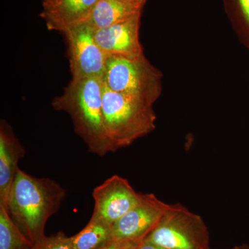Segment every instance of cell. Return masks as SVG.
I'll return each mask as SVG.
<instances>
[{
    "label": "cell",
    "instance_id": "14",
    "mask_svg": "<svg viewBox=\"0 0 249 249\" xmlns=\"http://www.w3.org/2000/svg\"><path fill=\"white\" fill-rule=\"evenodd\" d=\"M33 245L0 204V249H29Z\"/></svg>",
    "mask_w": 249,
    "mask_h": 249
},
{
    "label": "cell",
    "instance_id": "11",
    "mask_svg": "<svg viewBox=\"0 0 249 249\" xmlns=\"http://www.w3.org/2000/svg\"><path fill=\"white\" fill-rule=\"evenodd\" d=\"M98 0H59L44 8L41 17L49 31L65 34L73 28L88 22Z\"/></svg>",
    "mask_w": 249,
    "mask_h": 249
},
{
    "label": "cell",
    "instance_id": "17",
    "mask_svg": "<svg viewBox=\"0 0 249 249\" xmlns=\"http://www.w3.org/2000/svg\"><path fill=\"white\" fill-rule=\"evenodd\" d=\"M143 240L125 241V242L113 241L105 249H138L139 246Z\"/></svg>",
    "mask_w": 249,
    "mask_h": 249
},
{
    "label": "cell",
    "instance_id": "10",
    "mask_svg": "<svg viewBox=\"0 0 249 249\" xmlns=\"http://www.w3.org/2000/svg\"><path fill=\"white\" fill-rule=\"evenodd\" d=\"M26 155L25 147L4 120L0 123V204L6 206L19 160Z\"/></svg>",
    "mask_w": 249,
    "mask_h": 249
},
{
    "label": "cell",
    "instance_id": "8",
    "mask_svg": "<svg viewBox=\"0 0 249 249\" xmlns=\"http://www.w3.org/2000/svg\"><path fill=\"white\" fill-rule=\"evenodd\" d=\"M142 196L126 178L113 175L93 189V214L113 226L138 204Z\"/></svg>",
    "mask_w": 249,
    "mask_h": 249
},
{
    "label": "cell",
    "instance_id": "16",
    "mask_svg": "<svg viewBox=\"0 0 249 249\" xmlns=\"http://www.w3.org/2000/svg\"><path fill=\"white\" fill-rule=\"evenodd\" d=\"M29 249H73L71 237L58 232L36 242Z\"/></svg>",
    "mask_w": 249,
    "mask_h": 249
},
{
    "label": "cell",
    "instance_id": "4",
    "mask_svg": "<svg viewBox=\"0 0 249 249\" xmlns=\"http://www.w3.org/2000/svg\"><path fill=\"white\" fill-rule=\"evenodd\" d=\"M161 72L144 54L135 57L107 55L103 84L115 92L154 105L162 93Z\"/></svg>",
    "mask_w": 249,
    "mask_h": 249
},
{
    "label": "cell",
    "instance_id": "3",
    "mask_svg": "<svg viewBox=\"0 0 249 249\" xmlns=\"http://www.w3.org/2000/svg\"><path fill=\"white\" fill-rule=\"evenodd\" d=\"M153 106L139 98L111 91L104 85L103 118L111 152L129 146L155 130L157 116Z\"/></svg>",
    "mask_w": 249,
    "mask_h": 249
},
{
    "label": "cell",
    "instance_id": "22",
    "mask_svg": "<svg viewBox=\"0 0 249 249\" xmlns=\"http://www.w3.org/2000/svg\"><path fill=\"white\" fill-rule=\"evenodd\" d=\"M231 249H241V247H234V248H232Z\"/></svg>",
    "mask_w": 249,
    "mask_h": 249
},
{
    "label": "cell",
    "instance_id": "18",
    "mask_svg": "<svg viewBox=\"0 0 249 249\" xmlns=\"http://www.w3.org/2000/svg\"><path fill=\"white\" fill-rule=\"evenodd\" d=\"M138 249H167L164 247H160V246L155 245V244L151 243V242H147L144 240L142 241L141 245L139 246Z\"/></svg>",
    "mask_w": 249,
    "mask_h": 249
},
{
    "label": "cell",
    "instance_id": "6",
    "mask_svg": "<svg viewBox=\"0 0 249 249\" xmlns=\"http://www.w3.org/2000/svg\"><path fill=\"white\" fill-rule=\"evenodd\" d=\"M95 31L85 23L64 34L72 78H103L107 55L98 45Z\"/></svg>",
    "mask_w": 249,
    "mask_h": 249
},
{
    "label": "cell",
    "instance_id": "5",
    "mask_svg": "<svg viewBox=\"0 0 249 249\" xmlns=\"http://www.w3.org/2000/svg\"><path fill=\"white\" fill-rule=\"evenodd\" d=\"M145 240L167 249H211L202 218L181 204L170 205Z\"/></svg>",
    "mask_w": 249,
    "mask_h": 249
},
{
    "label": "cell",
    "instance_id": "1",
    "mask_svg": "<svg viewBox=\"0 0 249 249\" xmlns=\"http://www.w3.org/2000/svg\"><path fill=\"white\" fill-rule=\"evenodd\" d=\"M66 195V190L55 180L36 178L19 169L5 207L21 231L34 244L46 237V224L58 212Z\"/></svg>",
    "mask_w": 249,
    "mask_h": 249
},
{
    "label": "cell",
    "instance_id": "15",
    "mask_svg": "<svg viewBox=\"0 0 249 249\" xmlns=\"http://www.w3.org/2000/svg\"><path fill=\"white\" fill-rule=\"evenodd\" d=\"M223 3L232 29L249 49V0H223Z\"/></svg>",
    "mask_w": 249,
    "mask_h": 249
},
{
    "label": "cell",
    "instance_id": "9",
    "mask_svg": "<svg viewBox=\"0 0 249 249\" xmlns=\"http://www.w3.org/2000/svg\"><path fill=\"white\" fill-rule=\"evenodd\" d=\"M142 14L105 29L95 31L98 45L107 55L135 57L142 55L139 40Z\"/></svg>",
    "mask_w": 249,
    "mask_h": 249
},
{
    "label": "cell",
    "instance_id": "21",
    "mask_svg": "<svg viewBox=\"0 0 249 249\" xmlns=\"http://www.w3.org/2000/svg\"><path fill=\"white\" fill-rule=\"evenodd\" d=\"M241 249H249V248L247 246H242V247H241Z\"/></svg>",
    "mask_w": 249,
    "mask_h": 249
},
{
    "label": "cell",
    "instance_id": "7",
    "mask_svg": "<svg viewBox=\"0 0 249 249\" xmlns=\"http://www.w3.org/2000/svg\"><path fill=\"white\" fill-rule=\"evenodd\" d=\"M170 206L152 193L142 194L138 204L113 224V241L145 240L157 227Z\"/></svg>",
    "mask_w": 249,
    "mask_h": 249
},
{
    "label": "cell",
    "instance_id": "13",
    "mask_svg": "<svg viewBox=\"0 0 249 249\" xmlns=\"http://www.w3.org/2000/svg\"><path fill=\"white\" fill-rule=\"evenodd\" d=\"M73 249H101L113 242L112 225L92 214L84 229L71 237Z\"/></svg>",
    "mask_w": 249,
    "mask_h": 249
},
{
    "label": "cell",
    "instance_id": "2",
    "mask_svg": "<svg viewBox=\"0 0 249 249\" xmlns=\"http://www.w3.org/2000/svg\"><path fill=\"white\" fill-rule=\"evenodd\" d=\"M102 78H72L52 106L71 117L75 133L83 139L91 153L103 157L111 152L103 112Z\"/></svg>",
    "mask_w": 249,
    "mask_h": 249
},
{
    "label": "cell",
    "instance_id": "19",
    "mask_svg": "<svg viewBox=\"0 0 249 249\" xmlns=\"http://www.w3.org/2000/svg\"><path fill=\"white\" fill-rule=\"evenodd\" d=\"M124 1H128V2L133 3V4L139 5V6L143 7L147 0H124Z\"/></svg>",
    "mask_w": 249,
    "mask_h": 249
},
{
    "label": "cell",
    "instance_id": "23",
    "mask_svg": "<svg viewBox=\"0 0 249 249\" xmlns=\"http://www.w3.org/2000/svg\"><path fill=\"white\" fill-rule=\"evenodd\" d=\"M106 247H104V248H102V249H105V248H106Z\"/></svg>",
    "mask_w": 249,
    "mask_h": 249
},
{
    "label": "cell",
    "instance_id": "12",
    "mask_svg": "<svg viewBox=\"0 0 249 249\" xmlns=\"http://www.w3.org/2000/svg\"><path fill=\"white\" fill-rule=\"evenodd\" d=\"M142 8L124 0H98L87 23L95 30L105 29L142 14Z\"/></svg>",
    "mask_w": 249,
    "mask_h": 249
},
{
    "label": "cell",
    "instance_id": "20",
    "mask_svg": "<svg viewBox=\"0 0 249 249\" xmlns=\"http://www.w3.org/2000/svg\"><path fill=\"white\" fill-rule=\"evenodd\" d=\"M59 0H42V4H43V8L48 7L52 6L55 3L58 2Z\"/></svg>",
    "mask_w": 249,
    "mask_h": 249
}]
</instances>
